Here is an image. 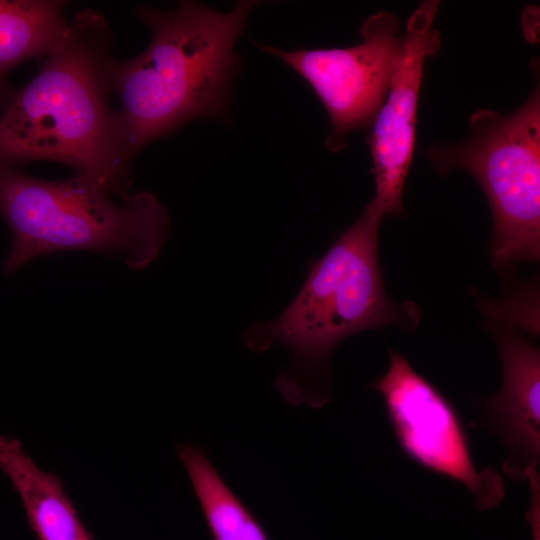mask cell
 <instances>
[{"instance_id":"1","label":"cell","mask_w":540,"mask_h":540,"mask_svg":"<svg viewBox=\"0 0 540 540\" xmlns=\"http://www.w3.org/2000/svg\"><path fill=\"white\" fill-rule=\"evenodd\" d=\"M69 23L66 39L0 116V164L61 162L123 198L130 160L108 100V26L94 11Z\"/></svg>"},{"instance_id":"2","label":"cell","mask_w":540,"mask_h":540,"mask_svg":"<svg viewBox=\"0 0 540 540\" xmlns=\"http://www.w3.org/2000/svg\"><path fill=\"white\" fill-rule=\"evenodd\" d=\"M383 213L371 202L309 268L292 302L277 317L243 334L254 352L283 346L290 357L275 386L292 404L319 408L330 398L329 359L347 337L398 326L415 330L421 311L412 301L395 302L385 290L378 258Z\"/></svg>"},{"instance_id":"3","label":"cell","mask_w":540,"mask_h":540,"mask_svg":"<svg viewBox=\"0 0 540 540\" xmlns=\"http://www.w3.org/2000/svg\"><path fill=\"white\" fill-rule=\"evenodd\" d=\"M257 4L239 1L219 12L194 1L172 10L141 7L148 46L126 62L112 61V89L127 158L185 123L212 118L230 123V94L241 69L235 42Z\"/></svg>"},{"instance_id":"4","label":"cell","mask_w":540,"mask_h":540,"mask_svg":"<svg viewBox=\"0 0 540 540\" xmlns=\"http://www.w3.org/2000/svg\"><path fill=\"white\" fill-rule=\"evenodd\" d=\"M115 196L81 174L44 180L0 164V217L12 235L4 272L66 250L115 254L134 270L148 266L168 239V211L146 191Z\"/></svg>"},{"instance_id":"5","label":"cell","mask_w":540,"mask_h":540,"mask_svg":"<svg viewBox=\"0 0 540 540\" xmlns=\"http://www.w3.org/2000/svg\"><path fill=\"white\" fill-rule=\"evenodd\" d=\"M470 136L433 146L427 156L440 173L464 169L489 202L493 267L504 272L540 259V93L537 87L512 114L480 109L470 117Z\"/></svg>"},{"instance_id":"6","label":"cell","mask_w":540,"mask_h":540,"mask_svg":"<svg viewBox=\"0 0 540 540\" xmlns=\"http://www.w3.org/2000/svg\"><path fill=\"white\" fill-rule=\"evenodd\" d=\"M388 353L387 371L369 386L382 397L401 452L424 469L463 485L478 511L498 506L505 495L503 478L493 468L476 465L457 409L402 354Z\"/></svg>"},{"instance_id":"7","label":"cell","mask_w":540,"mask_h":540,"mask_svg":"<svg viewBox=\"0 0 540 540\" xmlns=\"http://www.w3.org/2000/svg\"><path fill=\"white\" fill-rule=\"evenodd\" d=\"M398 20L378 12L362 24V42L346 48L283 51L259 45L298 73L317 95L330 119L326 145L338 151L349 132L371 125L383 104L401 37Z\"/></svg>"},{"instance_id":"8","label":"cell","mask_w":540,"mask_h":540,"mask_svg":"<svg viewBox=\"0 0 540 540\" xmlns=\"http://www.w3.org/2000/svg\"><path fill=\"white\" fill-rule=\"evenodd\" d=\"M438 1H424L410 15L385 100L368 138L375 195L370 201L384 215L403 212L402 194L415 147L417 105L425 59L440 46L433 28Z\"/></svg>"},{"instance_id":"9","label":"cell","mask_w":540,"mask_h":540,"mask_svg":"<svg viewBox=\"0 0 540 540\" xmlns=\"http://www.w3.org/2000/svg\"><path fill=\"white\" fill-rule=\"evenodd\" d=\"M502 368V385L478 401L479 425L502 443L505 474L525 480L540 459V350L510 325L491 322Z\"/></svg>"},{"instance_id":"10","label":"cell","mask_w":540,"mask_h":540,"mask_svg":"<svg viewBox=\"0 0 540 540\" xmlns=\"http://www.w3.org/2000/svg\"><path fill=\"white\" fill-rule=\"evenodd\" d=\"M0 470L19 495L38 540H92L61 480L39 468L17 439L0 436Z\"/></svg>"},{"instance_id":"11","label":"cell","mask_w":540,"mask_h":540,"mask_svg":"<svg viewBox=\"0 0 540 540\" xmlns=\"http://www.w3.org/2000/svg\"><path fill=\"white\" fill-rule=\"evenodd\" d=\"M176 452L213 540H269L260 522L226 484L200 447L180 443Z\"/></svg>"},{"instance_id":"12","label":"cell","mask_w":540,"mask_h":540,"mask_svg":"<svg viewBox=\"0 0 540 540\" xmlns=\"http://www.w3.org/2000/svg\"><path fill=\"white\" fill-rule=\"evenodd\" d=\"M62 8L54 0H0V93L8 70L47 56L66 39L70 23Z\"/></svg>"},{"instance_id":"13","label":"cell","mask_w":540,"mask_h":540,"mask_svg":"<svg viewBox=\"0 0 540 540\" xmlns=\"http://www.w3.org/2000/svg\"><path fill=\"white\" fill-rule=\"evenodd\" d=\"M526 480L529 483L530 501L524 518L529 524L532 540H540V476L538 470H532Z\"/></svg>"}]
</instances>
